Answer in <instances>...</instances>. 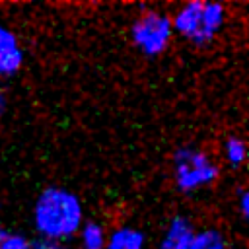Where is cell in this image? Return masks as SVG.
<instances>
[{"mask_svg": "<svg viewBox=\"0 0 249 249\" xmlns=\"http://www.w3.org/2000/svg\"><path fill=\"white\" fill-rule=\"evenodd\" d=\"M130 35H132L134 45L144 54L156 56V54L163 53L171 41V35H173L171 19L165 14L156 12V10L144 12L132 23Z\"/></svg>", "mask_w": 249, "mask_h": 249, "instance_id": "4", "label": "cell"}, {"mask_svg": "<svg viewBox=\"0 0 249 249\" xmlns=\"http://www.w3.org/2000/svg\"><path fill=\"white\" fill-rule=\"evenodd\" d=\"M4 111H6V93H4L2 88H0V117L4 115Z\"/></svg>", "mask_w": 249, "mask_h": 249, "instance_id": "14", "label": "cell"}, {"mask_svg": "<svg viewBox=\"0 0 249 249\" xmlns=\"http://www.w3.org/2000/svg\"><path fill=\"white\" fill-rule=\"evenodd\" d=\"M105 249H146V237L136 228L121 226L109 233Z\"/></svg>", "mask_w": 249, "mask_h": 249, "instance_id": "7", "label": "cell"}, {"mask_svg": "<svg viewBox=\"0 0 249 249\" xmlns=\"http://www.w3.org/2000/svg\"><path fill=\"white\" fill-rule=\"evenodd\" d=\"M189 249H228V245H226V237L220 230L206 228V230L195 231Z\"/></svg>", "mask_w": 249, "mask_h": 249, "instance_id": "9", "label": "cell"}, {"mask_svg": "<svg viewBox=\"0 0 249 249\" xmlns=\"http://www.w3.org/2000/svg\"><path fill=\"white\" fill-rule=\"evenodd\" d=\"M23 64V49L14 35L12 29H8L4 23H0V76H12L16 74Z\"/></svg>", "mask_w": 249, "mask_h": 249, "instance_id": "5", "label": "cell"}, {"mask_svg": "<svg viewBox=\"0 0 249 249\" xmlns=\"http://www.w3.org/2000/svg\"><path fill=\"white\" fill-rule=\"evenodd\" d=\"M224 158L231 167H239L247 158V146H245L243 138L230 136L224 144Z\"/></svg>", "mask_w": 249, "mask_h": 249, "instance_id": "10", "label": "cell"}, {"mask_svg": "<svg viewBox=\"0 0 249 249\" xmlns=\"http://www.w3.org/2000/svg\"><path fill=\"white\" fill-rule=\"evenodd\" d=\"M33 224L41 239L60 243L74 237L84 226V206L72 191L47 187L35 200Z\"/></svg>", "mask_w": 249, "mask_h": 249, "instance_id": "1", "label": "cell"}, {"mask_svg": "<svg viewBox=\"0 0 249 249\" xmlns=\"http://www.w3.org/2000/svg\"><path fill=\"white\" fill-rule=\"evenodd\" d=\"M226 21V8L218 2H187L183 4L171 18L173 33L196 43L206 45L210 43L224 27Z\"/></svg>", "mask_w": 249, "mask_h": 249, "instance_id": "2", "label": "cell"}, {"mask_svg": "<svg viewBox=\"0 0 249 249\" xmlns=\"http://www.w3.org/2000/svg\"><path fill=\"white\" fill-rule=\"evenodd\" d=\"M0 249H33V243L21 233L0 231Z\"/></svg>", "mask_w": 249, "mask_h": 249, "instance_id": "11", "label": "cell"}, {"mask_svg": "<svg viewBox=\"0 0 249 249\" xmlns=\"http://www.w3.org/2000/svg\"><path fill=\"white\" fill-rule=\"evenodd\" d=\"M80 245L82 249H105L107 233L97 222H88L80 228Z\"/></svg>", "mask_w": 249, "mask_h": 249, "instance_id": "8", "label": "cell"}, {"mask_svg": "<svg viewBox=\"0 0 249 249\" xmlns=\"http://www.w3.org/2000/svg\"><path fill=\"white\" fill-rule=\"evenodd\" d=\"M33 249H60V243H56V241H49V239H37L35 243H33Z\"/></svg>", "mask_w": 249, "mask_h": 249, "instance_id": "13", "label": "cell"}, {"mask_svg": "<svg viewBox=\"0 0 249 249\" xmlns=\"http://www.w3.org/2000/svg\"><path fill=\"white\" fill-rule=\"evenodd\" d=\"M237 206H239L243 220H247L249 218V195L245 189H239V193H237Z\"/></svg>", "mask_w": 249, "mask_h": 249, "instance_id": "12", "label": "cell"}, {"mask_svg": "<svg viewBox=\"0 0 249 249\" xmlns=\"http://www.w3.org/2000/svg\"><path fill=\"white\" fill-rule=\"evenodd\" d=\"M173 177L183 193H195L218 179V165L198 148H181L173 156Z\"/></svg>", "mask_w": 249, "mask_h": 249, "instance_id": "3", "label": "cell"}, {"mask_svg": "<svg viewBox=\"0 0 249 249\" xmlns=\"http://www.w3.org/2000/svg\"><path fill=\"white\" fill-rule=\"evenodd\" d=\"M193 235H195L193 224L183 216H175L167 224L158 249H189Z\"/></svg>", "mask_w": 249, "mask_h": 249, "instance_id": "6", "label": "cell"}]
</instances>
